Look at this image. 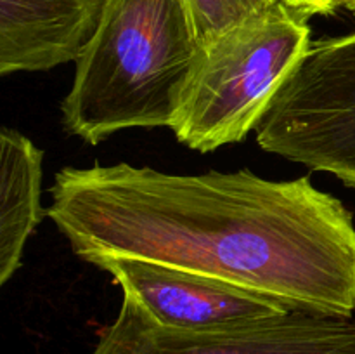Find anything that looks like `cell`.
<instances>
[{
	"mask_svg": "<svg viewBox=\"0 0 355 354\" xmlns=\"http://www.w3.org/2000/svg\"><path fill=\"white\" fill-rule=\"evenodd\" d=\"M45 214L83 262L134 259L215 278L290 311L352 318V212L309 177L64 167Z\"/></svg>",
	"mask_w": 355,
	"mask_h": 354,
	"instance_id": "cell-1",
	"label": "cell"
},
{
	"mask_svg": "<svg viewBox=\"0 0 355 354\" xmlns=\"http://www.w3.org/2000/svg\"><path fill=\"white\" fill-rule=\"evenodd\" d=\"M200 52L186 0H106L61 103L62 127L90 146L125 128H170Z\"/></svg>",
	"mask_w": 355,
	"mask_h": 354,
	"instance_id": "cell-2",
	"label": "cell"
},
{
	"mask_svg": "<svg viewBox=\"0 0 355 354\" xmlns=\"http://www.w3.org/2000/svg\"><path fill=\"white\" fill-rule=\"evenodd\" d=\"M311 44L307 14L279 0L201 45L170 127L177 141L200 153L243 141Z\"/></svg>",
	"mask_w": 355,
	"mask_h": 354,
	"instance_id": "cell-3",
	"label": "cell"
},
{
	"mask_svg": "<svg viewBox=\"0 0 355 354\" xmlns=\"http://www.w3.org/2000/svg\"><path fill=\"white\" fill-rule=\"evenodd\" d=\"M255 132L263 151L355 189V31L312 42Z\"/></svg>",
	"mask_w": 355,
	"mask_h": 354,
	"instance_id": "cell-4",
	"label": "cell"
},
{
	"mask_svg": "<svg viewBox=\"0 0 355 354\" xmlns=\"http://www.w3.org/2000/svg\"><path fill=\"white\" fill-rule=\"evenodd\" d=\"M92 354H355V319L290 311L211 330H173L123 297Z\"/></svg>",
	"mask_w": 355,
	"mask_h": 354,
	"instance_id": "cell-5",
	"label": "cell"
},
{
	"mask_svg": "<svg viewBox=\"0 0 355 354\" xmlns=\"http://www.w3.org/2000/svg\"><path fill=\"white\" fill-rule=\"evenodd\" d=\"M97 267L165 328L200 332L290 312L266 295L189 271L134 259L106 260Z\"/></svg>",
	"mask_w": 355,
	"mask_h": 354,
	"instance_id": "cell-6",
	"label": "cell"
},
{
	"mask_svg": "<svg viewBox=\"0 0 355 354\" xmlns=\"http://www.w3.org/2000/svg\"><path fill=\"white\" fill-rule=\"evenodd\" d=\"M106 0H0V75L76 62Z\"/></svg>",
	"mask_w": 355,
	"mask_h": 354,
	"instance_id": "cell-7",
	"label": "cell"
},
{
	"mask_svg": "<svg viewBox=\"0 0 355 354\" xmlns=\"http://www.w3.org/2000/svg\"><path fill=\"white\" fill-rule=\"evenodd\" d=\"M44 151L14 128L0 130V285L19 269L24 246L44 217Z\"/></svg>",
	"mask_w": 355,
	"mask_h": 354,
	"instance_id": "cell-8",
	"label": "cell"
},
{
	"mask_svg": "<svg viewBox=\"0 0 355 354\" xmlns=\"http://www.w3.org/2000/svg\"><path fill=\"white\" fill-rule=\"evenodd\" d=\"M201 45L215 40L248 17L269 9L279 0H186Z\"/></svg>",
	"mask_w": 355,
	"mask_h": 354,
	"instance_id": "cell-9",
	"label": "cell"
},
{
	"mask_svg": "<svg viewBox=\"0 0 355 354\" xmlns=\"http://www.w3.org/2000/svg\"><path fill=\"white\" fill-rule=\"evenodd\" d=\"M291 9H297L300 12L307 14L309 17L321 14V16H328V14L335 12L338 7H342V0H281Z\"/></svg>",
	"mask_w": 355,
	"mask_h": 354,
	"instance_id": "cell-10",
	"label": "cell"
},
{
	"mask_svg": "<svg viewBox=\"0 0 355 354\" xmlns=\"http://www.w3.org/2000/svg\"><path fill=\"white\" fill-rule=\"evenodd\" d=\"M342 7H345L350 12L355 14V0H342Z\"/></svg>",
	"mask_w": 355,
	"mask_h": 354,
	"instance_id": "cell-11",
	"label": "cell"
}]
</instances>
